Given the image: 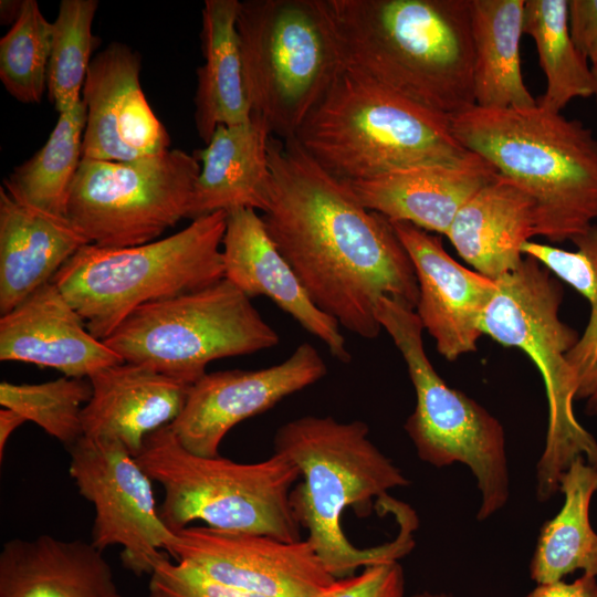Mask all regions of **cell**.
<instances>
[{
    "label": "cell",
    "mask_w": 597,
    "mask_h": 597,
    "mask_svg": "<svg viewBox=\"0 0 597 597\" xmlns=\"http://www.w3.org/2000/svg\"><path fill=\"white\" fill-rule=\"evenodd\" d=\"M461 145L535 203V233L572 241L597 223V138L578 119L528 108L473 106L450 118Z\"/></svg>",
    "instance_id": "277c9868"
},
{
    "label": "cell",
    "mask_w": 597,
    "mask_h": 597,
    "mask_svg": "<svg viewBox=\"0 0 597 597\" xmlns=\"http://www.w3.org/2000/svg\"><path fill=\"white\" fill-rule=\"evenodd\" d=\"M87 379L92 396L82 411L84 436L116 439L134 457L147 436L176 420L191 386L127 362L102 368Z\"/></svg>",
    "instance_id": "ffe728a7"
},
{
    "label": "cell",
    "mask_w": 597,
    "mask_h": 597,
    "mask_svg": "<svg viewBox=\"0 0 597 597\" xmlns=\"http://www.w3.org/2000/svg\"><path fill=\"white\" fill-rule=\"evenodd\" d=\"M591 71L594 75V95L593 96L595 97L596 105H597V66L591 67Z\"/></svg>",
    "instance_id": "7bdbcfd3"
},
{
    "label": "cell",
    "mask_w": 597,
    "mask_h": 597,
    "mask_svg": "<svg viewBox=\"0 0 597 597\" xmlns=\"http://www.w3.org/2000/svg\"><path fill=\"white\" fill-rule=\"evenodd\" d=\"M147 597H265L216 582L165 556L150 575Z\"/></svg>",
    "instance_id": "e575fe53"
},
{
    "label": "cell",
    "mask_w": 597,
    "mask_h": 597,
    "mask_svg": "<svg viewBox=\"0 0 597 597\" xmlns=\"http://www.w3.org/2000/svg\"><path fill=\"white\" fill-rule=\"evenodd\" d=\"M368 433V426L360 420L343 422L331 416H304L281 426L274 438V451L293 461L302 476L291 492L295 516L334 578L353 575L360 566L398 561L415 546L417 516L396 500L387 506L399 524L392 541L358 548L343 531L346 507L367 512L374 498L380 500L389 490L409 484Z\"/></svg>",
    "instance_id": "3957f363"
},
{
    "label": "cell",
    "mask_w": 597,
    "mask_h": 597,
    "mask_svg": "<svg viewBox=\"0 0 597 597\" xmlns=\"http://www.w3.org/2000/svg\"><path fill=\"white\" fill-rule=\"evenodd\" d=\"M251 118L294 137L344 67L325 0H245L237 20Z\"/></svg>",
    "instance_id": "9c48e42d"
},
{
    "label": "cell",
    "mask_w": 597,
    "mask_h": 597,
    "mask_svg": "<svg viewBox=\"0 0 597 597\" xmlns=\"http://www.w3.org/2000/svg\"><path fill=\"white\" fill-rule=\"evenodd\" d=\"M1 8V22L2 23H10L14 22L17 18L19 17V13L21 11L22 1H9V0H1L0 2Z\"/></svg>",
    "instance_id": "ab89813d"
},
{
    "label": "cell",
    "mask_w": 597,
    "mask_h": 597,
    "mask_svg": "<svg viewBox=\"0 0 597 597\" xmlns=\"http://www.w3.org/2000/svg\"><path fill=\"white\" fill-rule=\"evenodd\" d=\"M390 222L413 264L419 290L416 313L438 353L454 360L475 352L495 281L457 262L439 235L409 222Z\"/></svg>",
    "instance_id": "e0dca14e"
},
{
    "label": "cell",
    "mask_w": 597,
    "mask_h": 597,
    "mask_svg": "<svg viewBox=\"0 0 597 597\" xmlns=\"http://www.w3.org/2000/svg\"><path fill=\"white\" fill-rule=\"evenodd\" d=\"M66 449L69 473L95 511L90 542L102 552L119 545L123 566L150 576L175 537L160 517L153 480L116 439L83 436Z\"/></svg>",
    "instance_id": "4fadbf2b"
},
{
    "label": "cell",
    "mask_w": 597,
    "mask_h": 597,
    "mask_svg": "<svg viewBox=\"0 0 597 597\" xmlns=\"http://www.w3.org/2000/svg\"><path fill=\"white\" fill-rule=\"evenodd\" d=\"M525 0H470L473 93L482 108H528L537 104L521 66Z\"/></svg>",
    "instance_id": "4316f807"
},
{
    "label": "cell",
    "mask_w": 597,
    "mask_h": 597,
    "mask_svg": "<svg viewBox=\"0 0 597 597\" xmlns=\"http://www.w3.org/2000/svg\"><path fill=\"white\" fill-rule=\"evenodd\" d=\"M270 130L250 119L217 127L206 148L197 153L200 172L188 218L248 208L265 211L270 200Z\"/></svg>",
    "instance_id": "d4e9b609"
},
{
    "label": "cell",
    "mask_w": 597,
    "mask_h": 597,
    "mask_svg": "<svg viewBox=\"0 0 597 597\" xmlns=\"http://www.w3.org/2000/svg\"><path fill=\"white\" fill-rule=\"evenodd\" d=\"M0 359L54 368L72 378L124 362L88 332L52 281L1 315Z\"/></svg>",
    "instance_id": "d6986e66"
},
{
    "label": "cell",
    "mask_w": 597,
    "mask_h": 597,
    "mask_svg": "<svg viewBox=\"0 0 597 597\" xmlns=\"http://www.w3.org/2000/svg\"><path fill=\"white\" fill-rule=\"evenodd\" d=\"M559 492L563 505L542 525L530 562V576L536 584L563 580L577 570L597 577V533L589 520L597 468L584 458L575 459L559 478Z\"/></svg>",
    "instance_id": "83f0119b"
},
{
    "label": "cell",
    "mask_w": 597,
    "mask_h": 597,
    "mask_svg": "<svg viewBox=\"0 0 597 597\" xmlns=\"http://www.w3.org/2000/svg\"><path fill=\"white\" fill-rule=\"evenodd\" d=\"M326 373L324 359L310 343L300 344L284 362L270 367L207 373L190 386L181 412L169 426L188 451L217 457L235 425L268 411Z\"/></svg>",
    "instance_id": "9a60e30c"
},
{
    "label": "cell",
    "mask_w": 597,
    "mask_h": 597,
    "mask_svg": "<svg viewBox=\"0 0 597 597\" xmlns=\"http://www.w3.org/2000/svg\"><path fill=\"white\" fill-rule=\"evenodd\" d=\"M268 150L270 200L261 218L316 306L365 339L383 329L379 298L415 311V268L391 222L362 206L295 137L271 136Z\"/></svg>",
    "instance_id": "6da1fadb"
},
{
    "label": "cell",
    "mask_w": 597,
    "mask_h": 597,
    "mask_svg": "<svg viewBox=\"0 0 597 597\" xmlns=\"http://www.w3.org/2000/svg\"><path fill=\"white\" fill-rule=\"evenodd\" d=\"M135 459L164 489L159 514L174 533L201 521L221 531L302 540L291 502L301 474L281 452L254 463L201 457L184 448L168 425L146 437Z\"/></svg>",
    "instance_id": "8992f818"
},
{
    "label": "cell",
    "mask_w": 597,
    "mask_h": 597,
    "mask_svg": "<svg viewBox=\"0 0 597 597\" xmlns=\"http://www.w3.org/2000/svg\"><path fill=\"white\" fill-rule=\"evenodd\" d=\"M140 66L138 52L121 42L93 57L82 90L83 158L129 161L169 149V134L143 92Z\"/></svg>",
    "instance_id": "2e32d148"
},
{
    "label": "cell",
    "mask_w": 597,
    "mask_h": 597,
    "mask_svg": "<svg viewBox=\"0 0 597 597\" xmlns=\"http://www.w3.org/2000/svg\"><path fill=\"white\" fill-rule=\"evenodd\" d=\"M303 150L341 181L419 166H462L450 118L343 67L295 134Z\"/></svg>",
    "instance_id": "5b68a950"
},
{
    "label": "cell",
    "mask_w": 597,
    "mask_h": 597,
    "mask_svg": "<svg viewBox=\"0 0 597 597\" xmlns=\"http://www.w3.org/2000/svg\"><path fill=\"white\" fill-rule=\"evenodd\" d=\"M586 409L589 415H597V385L591 396L586 400Z\"/></svg>",
    "instance_id": "60d3db41"
},
{
    "label": "cell",
    "mask_w": 597,
    "mask_h": 597,
    "mask_svg": "<svg viewBox=\"0 0 597 597\" xmlns=\"http://www.w3.org/2000/svg\"><path fill=\"white\" fill-rule=\"evenodd\" d=\"M0 597H122L91 542L51 535L12 538L0 552Z\"/></svg>",
    "instance_id": "7402d4cb"
},
{
    "label": "cell",
    "mask_w": 597,
    "mask_h": 597,
    "mask_svg": "<svg viewBox=\"0 0 597 597\" xmlns=\"http://www.w3.org/2000/svg\"><path fill=\"white\" fill-rule=\"evenodd\" d=\"M375 313L399 349L416 391V407L405 430L419 459L436 468L455 462L467 465L481 493L476 519H489L506 504L510 495L503 426L438 375L426 354L423 327L413 310L381 297Z\"/></svg>",
    "instance_id": "30bf717a"
},
{
    "label": "cell",
    "mask_w": 597,
    "mask_h": 597,
    "mask_svg": "<svg viewBox=\"0 0 597 597\" xmlns=\"http://www.w3.org/2000/svg\"><path fill=\"white\" fill-rule=\"evenodd\" d=\"M199 172L197 156L181 149L129 161L82 158L65 217L98 247L149 243L188 218Z\"/></svg>",
    "instance_id": "7c38bea8"
},
{
    "label": "cell",
    "mask_w": 597,
    "mask_h": 597,
    "mask_svg": "<svg viewBox=\"0 0 597 597\" xmlns=\"http://www.w3.org/2000/svg\"><path fill=\"white\" fill-rule=\"evenodd\" d=\"M240 2L206 0L202 8L205 62L197 69L195 124L205 144L217 127L251 119L237 29Z\"/></svg>",
    "instance_id": "484cf974"
},
{
    "label": "cell",
    "mask_w": 597,
    "mask_h": 597,
    "mask_svg": "<svg viewBox=\"0 0 597 597\" xmlns=\"http://www.w3.org/2000/svg\"><path fill=\"white\" fill-rule=\"evenodd\" d=\"M576 249L526 241L522 253L536 259L551 273L573 286L589 303L587 326L567 354L574 374L576 399L587 400L597 385V223L572 240Z\"/></svg>",
    "instance_id": "4dcf8cb0"
},
{
    "label": "cell",
    "mask_w": 597,
    "mask_h": 597,
    "mask_svg": "<svg viewBox=\"0 0 597 597\" xmlns=\"http://www.w3.org/2000/svg\"><path fill=\"white\" fill-rule=\"evenodd\" d=\"M405 574L398 561L366 566L358 575L336 578L316 597H404Z\"/></svg>",
    "instance_id": "d590c367"
},
{
    "label": "cell",
    "mask_w": 597,
    "mask_h": 597,
    "mask_svg": "<svg viewBox=\"0 0 597 597\" xmlns=\"http://www.w3.org/2000/svg\"><path fill=\"white\" fill-rule=\"evenodd\" d=\"M411 597H453V596L451 594H448V593L421 591V593L415 594Z\"/></svg>",
    "instance_id": "b9f144b4"
},
{
    "label": "cell",
    "mask_w": 597,
    "mask_h": 597,
    "mask_svg": "<svg viewBox=\"0 0 597 597\" xmlns=\"http://www.w3.org/2000/svg\"><path fill=\"white\" fill-rule=\"evenodd\" d=\"M85 124L86 106L81 100L59 114L44 145L15 166L1 187L20 202L65 217L69 191L83 158Z\"/></svg>",
    "instance_id": "f1b7e54d"
},
{
    "label": "cell",
    "mask_w": 597,
    "mask_h": 597,
    "mask_svg": "<svg viewBox=\"0 0 597 597\" xmlns=\"http://www.w3.org/2000/svg\"><path fill=\"white\" fill-rule=\"evenodd\" d=\"M498 175L479 155L462 166H419L345 182L366 209L447 235L462 206Z\"/></svg>",
    "instance_id": "44dd1931"
},
{
    "label": "cell",
    "mask_w": 597,
    "mask_h": 597,
    "mask_svg": "<svg viewBox=\"0 0 597 597\" xmlns=\"http://www.w3.org/2000/svg\"><path fill=\"white\" fill-rule=\"evenodd\" d=\"M166 552L216 582L265 597H316L336 579L307 540L187 526Z\"/></svg>",
    "instance_id": "5bb4252c"
},
{
    "label": "cell",
    "mask_w": 597,
    "mask_h": 597,
    "mask_svg": "<svg viewBox=\"0 0 597 597\" xmlns=\"http://www.w3.org/2000/svg\"><path fill=\"white\" fill-rule=\"evenodd\" d=\"M534 235L533 199L499 174L462 206L447 233L459 255L493 281L517 269Z\"/></svg>",
    "instance_id": "cb8c5ba5"
},
{
    "label": "cell",
    "mask_w": 597,
    "mask_h": 597,
    "mask_svg": "<svg viewBox=\"0 0 597 597\" xmlns=\"http://www.w3.org/2000/svg\"><path fill=\"white\" fill-rule=\"evenodd\" d=\"M343 65L451 118L475 106L470 0H325Z\"/></svg>",
    "instance_id": "7a4b0ae2"
},
{
    "label": "cell",
    "mask_w": 597,
    "mask_h": 597,
    "mask_svg": "<svg viewBox=\"0 0 597 597\" xmlns=\"http://www.w3.org/2000/svg\"><path fill=\"white\" fill-rule=\"evenodd\" d=\"M97 0H62L52 22L46 90L59 114L80 103L81 92L98 41L93 35Z\"/></svg>",
    "instance_id": "1f68e13d"
},
{
    "label": "cell",
    "mask_w": 597,
    "mask_h": 597,
    "mask_svg": "<svg viewBox=\"0 0 597 597\" xmlns=\"http://www.w3.org/2000/svg\"><path fill=\"white\" fill-rule=\"evenodd\" d=\"M51 44L52 22L45 19L36 0H22L19 17L0 39V80L18 102L41 103Z\"/></svg>",
    "instance_id": "d6a6232c"
},
{
    "label": "cell",
    "mask_w": 597,
    "mask_h": 597,
    "mask_svg": "<svg viewBox=\"0 0 597 597\" xmlns=\"http://www.w3.org/2000/svg\"><path fill=\"white\" fill-rule=\"evenodd\" d=\"M92 396L84 378L61 377L41 384L0 383V405L41 427L65 448L83 436L82 411Z\"/></svg>",
    "instance_id": "836d02e7"
},
{
    "label": "cell",
    "mask_w": 597,
    "mask_h": 597,
    "mask_svg": "<svg viewBox=\"0 0 597 597\" xmlns=\"http://www.w3.org/2000/svg\"><path fill=\"white\" fill-rule=\"evenodd\" d=\"M226 222L227 212L218 211L149 243L125 248L85 244L52 282L88 332L103 341L138 307L222 280Z\"/></svg>",
    "instance_id": "52a82bcc"
},
{
    "label": "cell",
    "mask_w": 597,
    "mask_h": 597,
    "mask_svg": "<svg viewBox=\"0 0 597 597\" xmlns=\"http://www.w3.org/2000/svg\"><path fill=\"white\" fill-rule=\"evenodd\" d=\"M495 284L481 332L526 353L545 385L547 432L536 465V498L544 503L559 492V478L575 459L584 458L597 468V441L574 412L577 385L567 362L580 336L559 318L562 285L536 259L525 255Z\"/></svg>",
    "instance_id": "ba28073f"
},
{
    "label": "cell",
    "mask_w": 597,
    "mask_h": 597,
    "mask_svg": "<svg viewBox=\"0 0 597 597\" xmlns=\"http://www.w3.org/2000/svg\"><path fill=\"white\" fill-rule=\"evenodd\" d=\"M222 264L223 277L248 297L270 298L325 344L333 357L342 363L352 360L339 324L311 300L255 210L241 208L227 213Z\"/></svg>",
    "instance_id": "ac0fdd59"
},
{
    "label": "cell",
    "mask_w": 597,
    "mask_h": 597,
    "mask_svg": "<svg viewBox=\"0 0 597 597\" xmlns=\"http://www.w3.org/2000/svg\"><path fill=\"white\" fill-rule=\"evenodd\" d=\"M568 29L579 53L597 66V0H568Z\"/></svg>",
    "instance_id": "8d00e7d4"
},
{
    "label": "cell",
    "mask_w": 597,
    "mask_h": 597,
    "mask_svg": "<svg viewBox=\"0 0 597 597\" xmlns=\"http://www.w3.org/2000/svg\"><path fill=\"white\" fill-rule=\"evenodd\" d=\"M568 0H525L523 33L536 46L546 78L537 105L561 111L574 98L594 95V75L588 61L576 49L568 29Z\"/></svg>",
    "instance_id": "f546056e"
},
{
    "label": "cell",
    "mask_w": 597,
    "mask_h": 597,
    "mask_svg": "<svg viewBox=\"0 0 597 597\" xmlns=\"http://www.w3.org/2000/svg\"><path fill=\"white\" fill-rule=\"evenodd\" d=\"M524 597H597V577L583 574L572 583L558 580L537 584Z\"/></svg>",
    "instance_id": "74e56055"
},
{
    "label": "cell",
    "mask_w": 597,
    "mask_h": 597,
    "mask_svg": "<svg viewBox=\"0 0 597 597\" xmlns=\"http://www.w3.org/2000/svg\"><path fill=\"white\" fill-rule=\"evenodd\" d=\"M103 342L124 362L192 385L209 363L272 348L280 338L251 298L223 277L138 307Z\"/></svg>",
    "instance_id": "8fae6325"
},
{
    "label": "cell",
    "mask_w": 597,
    "mask_h": 597,
    "mask_svg": "<svg viewBox=\"0 0 597 597\" xmlns=\"http://www.w3.org/2000/svg\"><path fill=\"white\" fill-rule=\"evenodd\" d=\"M87 239L64 216L25 205L0 188V313L51 282Z\"/></svg>",
    "instance_id": "603a6c76"
},
{
    "label": "cell",
    "mask_w": 597,
    "mask_h": 597,
    "mask_svg": "<svg viewBox=\"0 0 597 597\" xmlns=\"http://www.w3.org/2000/svg\"><path fill=\"white\" fill-rule=\"evenodd\" d=\"M25 418L17 411L2 408L0 410V460H3V453L10 436L25 422Z\"/></svg>",
    "instance_id": "f35d334b"
}]
</instances>
